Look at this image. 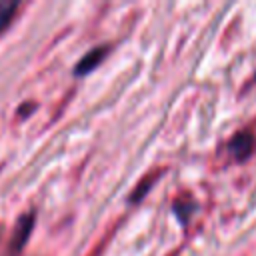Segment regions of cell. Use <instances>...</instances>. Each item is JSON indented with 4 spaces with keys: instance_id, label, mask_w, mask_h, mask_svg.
Listing matches in <instances>:
<instances>
[{
    "instance_id": "cell-1",
    "label": "cell",
    "mask_w": 256,
    "mask_h": 256,
    "mask_svg": "<svg viewBox=\"0 0 256 256\" xmlns=\"http://www.w3.org/2000/svg\"><path fill=\"white\" fill-rule=\"evenodd\" d=\"M230 152L238 158V160H244L246 156H250L252 148H254V138L250 132H240L236 134L232 140H230Z\"/></svg>"
},
{
    "instance_id": "cell-2",
    "label": "cell",
    "mask_w": 256,
    "mask_h": 256,
    "mask_svg": "<svg viewBox=\"0 0 256 256\" xmlns=\"http://www.w3.org/2000/svg\"><path fill=\"white\" fill-rule=\"evenodd\" d=\"M108 54V48L106 46H100V48H94V50H90L80 62H78V66H76V74L80 76V74H88L90 70H94L100 62H102V58Z\"/></svg>"
},
{
    "instance_id": "cell-3",
    "label": "cell",
    "mask_w": 256,
    "mask_h": 256,
    "mask_svg": "<svg viewBox=\"0 0 256 256\" xmlns=\"http://www.w3.org/2000/svg\"><path fill=\"white\" fill-rule=\"evenodd\" d=\"M16 10H18V4L16 2H0V34L12 22Z\"/></svg>"
}]
</instances>
